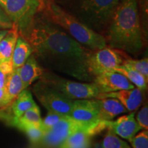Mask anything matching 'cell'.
<instances>
[{"label": "cell", "instance_id": "6da1fadb", "mask_svg": "<svg viewBox=\"0 0 148 148\" xmlns=\"http://www.w3.org/2000/svg\"><path fill=\"white\" fill-rule=\"evenodd\" d=\"M19 35L29 42L32 54L44 69L65 74L82 82H92L87 69L90 49L44 15L37 14Z\"/></svg>", "mask_w": 148, "mask_h": 148}, {"label": "cell", "instance_id": "7a4b0ae2", "mask_svg": "<svg viewBox=\"0 0 148 148\" xmlns=\"http://www.w3.org/2000/svg\"><path fill=\"white\" fill-rule=\"evenodd\" d=\"M106 45L137 56L145 47L138 0H119L104 34Z\"/></svg>", "mask_w": 148, "mask_h": 148}, {"label": "cell", "instance_id": "3957f363", "mask_svg": "<svg viewBox=\"0 0 148 148\" xmlns=\"http://www.w3.org/2000/svg\"><path fill=\"white\" fill-rule=\"evenodd\" d=\"M42 12L47 20L60 27L86 49L97 50L107 46L103 35L92 30L53 0H45Z\"/></svg>", "mask_w": 148, "mask_h": 148}, {"label": "cell", "instance_id": "277c9868", "mask_svg": "<svg viewBox=\"0 0 148 148\" xmlns=\"http://www.w3.org/2000/svg\"><path fill=\"white\" fill-rule=\"evenodd\" d=\"M119 0H78L77 18L95 32L104 34Z\"/></svg>", "mask_w": 148, "mask_h": 148}, {"label": "cell", "instance_id": "5b68a950", "mask_svg": "<svg viewBox=\"0 0 148 148\" xmlns=\"http://www.w3.org/2000/svg\"><path fill=\"white\" fill-rule=\"evenodd\" d=\"M39 80L71 100L97 99L101 93L92 82H75L46 69L43 70Z\"/></svg>", "mask_w": 148, "mask_h": 148}, {"label": "cell", "instance_id": "8992f818", "mask_svg": "<svg viewBox=\"0 0 148 148\" xmlns=\"http://www.w3.org/2000/svg\"><path fill=\"white\" fill-rule=\"evenodd\" d=\"M45 0H6L4 10L21 33L43 10Z\"/></svg>", "mask_w": 148, "mask_h": 148}, {"label": "cell", "instance_id": "52a82bcc", "mask_svg": "<svg viewBox=\"0 0 148 148\" xmlns=\"http://www.w3.org/2000/svg\"><path fill=\"white\" fill-rule=\"evenodd\" d=\"M128 57L126 53L108 46L97 50H89L87 56L88 71L93 79L98 75L114 71Z\"/></svg>", "mask_w": 148, "mask_h": 148}, {"label": "cell", "instance_id": "ba28073f", "mask_svg": "<svg viewBox=\"0 0 148 148\" xmlns=\"http://www.w3.org/2000/svg\"><path fill=\"white\" fill-rule=\"evenodd\" d=\"M32 90L38 101L48 111L71 115L73 100L40 80L33 85Z\"/></svg>", "mask_w": 148, "mask_h": 148}, {"label": "cell", "instance_id": "9c48e42d", "mask_svg": "<svg viewBox=\"0 0 148 148\" xmlns=\"http://www.w3.org/2000/svg\"><path fill=\"white\" fill-rule=\"evenodd\" d=\"M92 83L101 93L120 90H130L135 87L124 75L114 71L106 72L94 77Z\"/></svg>", "mask_w": 148, "mask_h": 148}, {"label": "cell", "instance_id": "30bf717a", "mask_svg": "<svg viewBox=\"0 0 148 148\" xmlns=\"http://www.w3.org/2000/svg\"><path fill=\"white\" fill-rule=\"evenodd\" d=\"M135 111L118 118L115 121H107V130H110L118 136L130 142L133 137L141 130L134 118Z\"/></svg>", "mask_w": 148, "mask_h": 148}, {"label": "cell", "instance_id": "8fae6325", "mask_svg": "<svg viewBox=\"0 0 148 148\" xmlns=\"http://www.w3.org/2000/svg\"><path fill=\"white\" fill-rule=\"evenodd\" d=\"M71 118L83 123L99 121V109L97 99H81L73 101Z\"/></svg>", "mask_w": 148, "mask_h": 148}, {"label": "cell", "instance_id": "7c38bea8", "mask_svg": "<svg viewBox=\"0 0 148 148\" xmlns=\"http://www.w3.org/2000/svg\"><path fill=\"white\" fill-rule=\"evenodd\" d=\"M144 92L134 87L130 90H120L117 91L103 92L97 99L114 98L118 99L124 106L127 111H136L139 108L143 99Z\"/></svg>", "mask_w": 148, "mask_h": 148}, {"label": "cell", "instance_id": "4fadbf2b", "mask_svg": "<svg viewBox=\"0 0 148 148\" xmlns=\"http://www.w3.org/2000/svg\"><path fill=\"white\" fill-rule=\"evenodd\" d=\"M18 69L24 89H26L34 81L39 79L44 70L32 53Z\"/></svg>", "mask_w": 148, "mask_h": 148}, {"label": "cell", "instance_id": "5bb4252c", "mask_svg": "<svg viewBox=\"0 0 148 148\" xmlns=\"http://www.w3.org/2000/svg\"><path fill=\"white\" fill-rule=\"evenodd\" d=\"M99 109V119L111 121L120 114L128 112L122 103L114 98L97 99Z\"/></svg>", "mask_w": 148, "mask_h": 148}, {"label": "cell", "instance_id": "9a60e30c", "mask_svg": "<svg viewBox=\"0 0 148 148\" xmlns=\"http://www.w3.org/2000/svg\"><path fill=\"white\" fill-rule=\"evenodd\" d=\"M32 95L29 90L24 89L17 95L10 104L12 118L10 122L18 119L25 111L36 106Z\"/></svg>", "mask_w": 148, "mask_h": 148}, {"label": "cell", "instance_id": "2e32d148", "mask_svg": "<svg viewBox=\"0 0 148 148\" xmlns=\"http://www.w3.org/2000/svg\"><path fill=\"white\" fill-rule=\"evenodd\" d=\"M19 36L18 27L15 25L8 30L0 41V63L12 61V53L15 47L16 40Z\"/></svg>", "mask_w": 148, "mask_h": 148}, {"label": "cell", "instance_id": "e0dca14e", "mask_svg": "<svg viewBox=\"0 0 148 148\" xmlns=\"http://www.w3.org/2000/svg\"><path fill=\"white\" fill-rule=\"evenodd\" d=\"M32 53V49L29 42L19 35L12 53V63L13 69L21 67Z\"/></svg>", "mask_w": 148, "mask_h": 148}, {"label": "cell", "instance_id": "ac0fdd59", "mask_svg": "<svg viewBox=\"0 0 148 148\" xmlns=\"http://www.w3.org/2000/svg\"><path fill=\"white\" fill-rule=\"evenodd\" d=\"M6 93V102L8 106H10L12 101L17 97L18 94L24 90L23 83L18 73V69H13L9 75L5 86Z\"/></svg>", "mask_w": 148, "mask_h": 148}, {"label": "cell", "instance_id": "d6986e66", "mask_svg": "<svg viewBox=\"0 0 148 148\" xmlns=\"http://www.w3.org/2000/svg\"><path fill=\"white\" fill-rule=\"evenodd\" d=\"M114 71L124 75L130 82L136 86V88H139L141 91L145 92L147 90L148 79L130 66L122 64L116 67Z\"/></svg>", "mask_w": 148, "mask_h": 148}, {"label": "cell", "instance_id": "ffe728a7", "mask_svg": "<svg viewBox=\"0 0 148 148\" xmlns=\"http://www.w3.org/2000/svg\"><path fill=\"white\" fill-rule=\"evenodd\" d=\"M91 137L86 131H77L68 136L60 148H89Z\"/></svg>", "mask_w": 148, "mask_h": 148}, {"label": "cell", "instance_id": "44dd1931", "mask_svg": "<svg viewBox=\"0 0 148 148\" xmlns=\"http://www.w3.org/2000/svg\"><path fill=\"white\" fill-rule=\"evenodd\" d=\"M42 123V118L40 116V109L36 106L29 109L20 116L18 119H16L12 121V125L17 127L20 125L24 124H32L40 126Z\"/></svg>", "mask_w": 148, "mask_h": 148}, {"label": "cell", "instance_id": "7402d4cb", "mask_svg": "<svg viewBox=\"0 0 148 148\" xmlns=\"http://www.w3.org/2000/svg\"><path fill=\"white\" fill-rule=\"evenodd\" d=\"M95 148H131V147L114 132L107 130L103 139L95 144Z\"/></svg>", "mask_w": 148, "mask_h": 148}, {"label": "cell", "instance_id": "603a6c76", "mask_svg": "<svg viewBox=\"0 0 148 148\" xmlns=\"http://www.w3.org/2000/svg\"><path fill=\"white\" fill-rule=\"evenodd\" d=\"M63 142V139L48 130L45 132L40 141L32 146L33 148H60Z\"/></svg>", "mask_w": 148, "mask_h": 148}, {"label": "cell", "instance_id": "cb8c5ba5", "mask_svg": "<svg viewBox=\"0 0 148 148\" xmlns=\"http://www.w3.org/2000/svg\"><path fill=\"white\" fill-rule=\"evenodd\" d=\"M16 127H18V129L25 132V134L28 137L32 145H34L38 143L45 134V131L38 125L24 124L18 125Z\"/></svg>", "mask_w": 148, "mask_h": 148}, {"label": "cell", "instance_id": "d4e9b609", "mask_svg": "<svg viewBox=\"0 0 148 148\" xmlns=\"http://www.w3.org/2000/svg\"><path fill=\"white\" fill-rule=\"evenodd\" d=\"M123 64L128 66L138 73H141L145 78L148 79V58L147 57L139 60L132 59L128 57L125 59Z\"/></svg>", "mask_w": 148, "mask_h": 148}, {"label": "cell", "instance_id": "484cf974", "mask_svg": "<svg viewBox=\"0 0 148 148\" xmlns=\"http://www.w3.org/2000/svg\"><path fill=\"white\" fill-rule=\"evenodd\" d=\"M69 116H70L64 114L52 112V111H48V113L46 115L45 119H42L40 127L46 132V131L49 130L51 127L54 126L56 124H57L58 122L64 119H66Z\"/></svg>", "mask_w": 148, "mask_h": 148}, {"label": "cell", "instance_id": "4316f807", "mask_svg": "<svg viewBox=\"0 0 148 148\" xmlns=\"http://www.w3.org/2000/svg\"><path fill=\"white\" fill-rule=\"evenodd\" d=\"M13 71L12 61L0 63V88L5 87L9 75Z\"/></svg>", "mask_w": 148, "mask_h": 148}, {"label": "cell", "instance_id": "83f0119b", "mask_svg": "<svg viewBox=\"0 0 148 148\" xmlns=\"http://www.w3.org/2000/svg\"><path fill=\"white\" fill-rule=\"evenodd\" d=\"M132 148H148V132L143 130L130 142Z\"/></svg>", "mask_w": 148, "mask_h": 148}, {"label": "cell", "instance_id": "f1b7e54d", "mask_svg": "<svg viewBox=\"0 0 148 148\" xmlns=\"http://www.w3.org/2000/svg\"><path fill=\"white\" fill-rule=\"evenodd\" d=\"M136 121L140 125L141 130H148V106L147 104L144 105L141 109L138 111L136 116Z\"/></svg>", "mask_w": 148, "mask_h": 148}, {"label": "cell", "instance_id": "f546056e", "mask_svg": "<svg viewBox=\"0 0 148 148\" xmlns=\"http://www.w3.org/2000/svg\"><path fill=\"white\" fill-rule=\"evenodd\" d=\"M13 25L14 23L5 13V10L0 6V29H10Z\"/></svg>", "mask_w": 148, "mask_h": 148}, {"label": "cell", "instance_id": "4dcf8cb0", "mask_svg": "<svg viewBox=\"0 0 148 148\" xmlns=\"http://www.w3.org/2000/svg\"><path fill=\"white\" fill-rule=\"evenodd\" d=\"M6 102V93L5 87L0 88V108H5L8 107Z\"/></svg>", "mask_w": 148, "mask_h": 148}, {"label": "cell", "instance_id": "1f68e13d", "mask_svg": "<svg viewBox=\"0 0 148 148\" xmlns=\"http://www.w3.org/2000/svg\"><path fill=\"white\" fill-rule=\"evenodd\" d=\"M9 29H0V41L5 36Z\"/></svg>", "mask_w": 148, "mask_h": 148}, {"label": "cell", "instance_id": "d6a6232c", "mask_svg": "<svg viewBox=\"0 0 148 148\" xmlns=\"http://www.w3.org/2000/svg\"><path fill=\"white\" fill-rule=\"evenodd\" d=\"M5 2H6V0H0V6H1L4 10V7L5 5Z\"/></svg>", "mask_w": 148, "mask_h": 148}, {"label": "cell", "instance_id": "836d02e7", "mask_svg": "<svg viewBox=\"0 0 148 148\" xmlns=\"http://www.w3.org/2000/svg\"><path fill=\"white\" fill-rule=\"evenodd\" d=\"M8 115L7 114H5V113H3V112H0V117L1 118H4V119H7L8 118Z\"/></svg>", "mask_w": 148, "mask_h": 148}]
</instances>
